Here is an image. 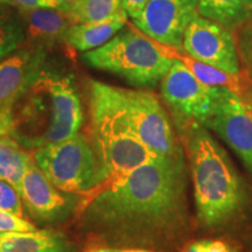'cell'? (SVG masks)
Segmentation results:
<instances>
[{"instance_id": "cell-29", "label": "cell", "mask_w": 252, "mask_h": 252, "mask_svg": "<svg viewBox=\"0 0 252 252\" xmlns=\"http://www.w3.org/2000/svg\"><path fill=\"white\" fill-rule=\"evenodd\" d=\"M99 252H154L152 250H146V249H123V248H99L97 249Z\"/></svg>"}, {"instance_id": "cell-31", "label": "cell", "mask_w": 252, "mask_h": 252, "mask_svg": "<svg viewBox=\"0 0 252 252\" xmlns=\"http://www.w3.org/2000/svg\"><path fill=\"white\" fill-rule=\"evenodd\" d=\"M88 252H99L98 250H90V251H88Z\"/></svg>"}, {"instance_id": "cell-26", "label": "cell", "mask_w": 252, "mask_h": 252, "mask_svg": "<svg viewBox=\"0 0 252 252\" xmlns=\"http://www.w3.org/2000/svg\"><path fill=\"white\" fill-rule=\"evenodd\" d=\"M0 2L15 6L19 9L58 8L60 6L56 0H0Z\"/></svg>"}, {"instance_id": "cell-5", "label": "cell", "mask_w": 252, "mask_h": 252, "mask_svg": "<svg viewBox=\"0 0 252 252\" xmlns=\"http://www.w3.org/2000/svg\"><path fill=\"white\" fill-rule=\"evenodd\" d=\"M83 59L90 67L117 75L137 88L156 87L174 61L158 41L131 26L105 45L87 52Z\"/></svg>"}, {"instance_id": "cell-20", "label": "cell", "mask_w": 252, "mask_h": 252, "mask_svg": "<svg viewBox=\"0 0 252 252\" xmlns=\"http://www.w3.org/2000/svg\"><path fill=\"white\" fill-rule=\"evenodd\" d=\"M72 25L97 23L115 17L122 11V0H77L60 5Z\"/></svg>"}, {"instance_id": "cell-13", "label": "cell", "mask_w": 252, "mask_h": 252, "mask_svg": "<svg viewBox=\"0 0 252 252\" xmlns=\"http://www.w3.org/2000/svg\"><path fill=\"white\" fill-rule=\"evenodd\" d=\"M45 56L41 48L23 49L0 61V112L11 113L14 103L43 69Z\"/></svg>"}, {"instance_id": "cell-6", "label": "cell", "mask_w": 252, "mask_h": 252, "mask_svg": "<svg viewBox=\"0 0 252 252\" xmlns=\"http://www.w3.org/2000/svg\"><path fill=\"white\" fill-rule=\"evenodd\" d=\"M34 161L56 188L87 195L105 181L96 150L80 133L35 150Z\"/></svg>"}, {"instance_id": "cell-9", "label": "cell", "mask_w": 252, "mask_h": 252, "mask_svg": "<svg viewBox=\"0 0 252 252\" xmlns=\"http://www.w3.org/2000/svg\"><path fill=\"white\" fill-rule=\"evenodd\" d=\"M220 90V87L198 81L179 60L173 61L161 80L162 98L178 117V124L190 121L203 124L215 108Z\"/></svg>"}, {"instance_id": "cell-11", "label": "cell", "mask_w": 252, "mask_h": 252, "mask_svg": "<svg viewBox=\"0 0 252 252\" xmlns=\"http://www.w3.org/2000/svg\"><path fill=\"white\" fill-rule=\"evenodd\" d=\"M198 0H150L133 24L145 35L181 50L186 28L197 12Z\"/></svg>"}, {"instance_id": "cell-24", "label": "cell", "mask_w": 252, "mask_h": 252, "mask_svg": "<svg viewBox=\"0 0 252 252\" xmlns=\"http://www.w3.org/2000/svg\"><path fill=\"white\" fill-rule=\"evenodd\" d=\"M181 252H236V249L222 239H196L186 244Z\"/></svg>"}, {"instance_id": "cell-17", "label": "cell", "mask_w": 252, "mask_h": 252, "mask_svg": "<svg viewBox=\"0 0 252 252\" xmlns=\"http://www.w3.org/2000/svg\"><path fill=\"white\" fill-rule=\"evenodd\" d=\"M20 15L31 39L42 43L64 40L68 30L72 26L68 15L60 8L20 9Z\"/></svg>"}, {"instance_id": "cell-15", "label": "cell", "mask_w": 252, "mask_h": 252, "mask_svg": "<svg viewBox=\"0 0 252 252\" xmlns=\"http://www.w3.org/2000/svg\"><path fill=\"white\" fill-rule=\"evenodd\" d=\"M127 24V14L122 9L115 17L97 23L72 25L64 40L72 48L80 52H89L105 45Z\"/></svg>"}, {"instance_id": "cell-18", "label": "cell", "mask_w": 252, "mask_h": 252, "mask_svg": "<svg viewBox=\"0 0 252 252\" xmlns=\"http://www.w3.org/2000/svg\"><path fill=\"white\" fill-rule=\"evenodd\" d=\"M197 12L234 31L251 17L252 0H198Z\"/></svg>"}, {"instance_id": "cell-1", "label": "cell", "mask_w": 252, "mask_h": 252, "mask_svg": "<svg viewBox=\"0 0 252 252\" xmlns=\"http://www.w3.org/2000/svg\"><path fill=\"white\" fill-rule=\"evenodd\" d=\"M187 158L182 146L84 195V223L109 238L178 243L190 230Z\"/></svg>"}, {"instance_id": "cell-22", "label": "cell", "mask_w": 252, "mask_h": 252, "mask_svg": "<svg viewBox=\"0 0 252 252\" xmlns=\"http://www.w3.org/2000/svg\"><path fill=\"white\" fill-rule=\"evenodd\" d=\"M239 60L245 65V71L252 80V14L245 23L234 30Z\"/></svg>"}, {"instance_id": "cell-21", "label": "cell", "mask_w": 252, "mask_h": 252, "mask_svg": "<svg viewBox=\"0 0 252 252\" xmlns=\"http://www.w3.org/2000/svg\"><path fill=\"white\" fill-rule=\"evenodd\" d=\"M23 25L13 13H0V60L13 53L24 42Z\"/></svg>"}, {"instance_id": "cell-14", "label": "cell", "mask_w": 252, "mask_h": 252, "mask_svg": "<svg viewBox=\"0 0 252 252\" xmlns=\"http://www.w3.org/2000/svg\"><path fill=\"white\" fill-rule=\"evenodd\" d=\"M160 46L167 56H169L171 59L179 60L184 63L186 68L198 81L207 84V86L224 87L226 89L234 91L235 94H241V96L252 94V80L245 70L244 72L241 71L239 74H230V72L220 70V69L213 67V65L197 61L191 56L184 54L181 50L173 48V47L162 45V43H160Z\"/></svg>"}, {"instance_id": "cell-10", "label": "cell", "mask_w": 252, "mask_h": 252, "mask_svg": "<svg viewBox=\"0 0 252 252\" xmlns=\"http://www.w3.org/2000/svg\"><path fill=\"white\" fill-rule=\"evenodd\" d=\"M182 49L186 54L230 74H239L241 60L231 30L196 14L186 28Z\"/></svg>"}, {"instance_id": "cell-2", "label": "cell", "mask_w": 252, "mask_h": 252, "mask_svg": "<svg viewBox=\"0 0 252 252\" xmlns=\"http://www.w3.org/2000/svg\"><path fill=\"white\" fill-rule=\"evenodd\" d=\"M179 128L193 182L198 223L215 230L243 220L252 208V191L229 154L201 123H181Z\"/></svg>"}, {"instance_id": "cell-19", "label": "cell", "mask_w": 252, "mask_h": 252, "mask_svg": "<svg viewBox=\"0 0 252 252\" xmlns=\"http://www.w3.org/2000/svg\"><path fill=\"white\" fill-rule=\"evenodd\" d=\"M33 159L12 135L0 138V180L11 184L18 191Z\"/></svg>"}, {"instance_id": "cell-4", "label": "cell", "mask_w": 252, "mask_h": 252, "mask_svg": "<svg viewBox=\"0 0 252 252\" xmlns=\"http://www.w3.org/2000/svg\"><path fill=\"white\" fill-rule=\"evenodd\" d=\"M89 109L94 150L105 176L104 184L118 180L160 157L134 134L110 96L108 84L89 82Z\"/></svg>"}, {"instance_id": "cell-12", "label": "cell", "mask_w": 252, "mask_h": 252, "mask_svg": "<svg viewBox=\"0 0 252 252\" xmlns=\"http://www.w3.org/2000/svg\"><path fill=\"white\" fill-rule=\"evenodd\" d=\"M19 194L30 215L43 222L61 219L70 208L67 193H63L48 180L34 159L27 167Z\"/></svg>"}, {"instance_id": "cell-30", "label": "cell", "mask_w": 252, "mask_h": 252, "mask_svg": "<svg viewBox=\"0 0 252 252\" xmlns=\"http://www.w3.org/2000/svg\"><path fill=\"white\" fill-rule=\"evenodd\" d=\"M56 1H58L60 5H63V4H70V2L77 1V0H56Z\"/></svg>"}, {"instance_id": "cell-16", "label": "cell", "mask_w": 252, "mask_h": 252, "mask_svg": "<svg viewBox=\"0 0 252 252\" xmlns=\"http://www.w3.org/2000/svg\"><path fill=\"white\" fill-rule=\"evenodd\" d=\"M0 252H71V245L52 230L0 232Z\"/></svg>"}, {"instance_id": "cell-7", "label": "cell", "mask_w": 252, "mask_h": 252, "mask_svg": "<svg viewBox=\"0 0 252 252\" xmlns=\"http://www.w3.org/2000/svg\"><path fill=\"white\" fill-rule=\"evenodd\" d=\"M108 91L132 131L149 149L166 156L181 146L165 108L153 93L109 86Z\"/></svg>"}, {"instance_id": "cell-23", "label": "cell", "mask_w": 252, "mask_h": 252, "mask_svg": "<svg viewBox=\"0 0 252 252\" xmlns=\"http://www.w3.org/2000/svg\"><path fill=\"white\" fill-rule=\"evenodd\" d=\"M0 210L24 217L23 201L19 191L13 186L0 180Z\"/></svg>"}, {"instance_id": "cell-28", "label": "cell", "mask_w": 252, "mask_h": 252, "mask_svg": "<svg viewBox=\"0 0 252 252\" xmlns=\"http://www.w3.org/2000/svg\"><path fill=\"white\" fill-rule=\"evenodd\" d=\"M12 134L11 115L0 112V138Z\"/></svg>"}, {"instance_id": "cell-27", "label": "cell", "mask_w": 252, "mask_h": 252, "mask_svg": "<svg viewBox=\"0 0 252 252\" xmlns=\"http://www.w3.org/2000/svg\"><path fill=\"white\" fill-rule=\"evenodd\" d=\"M150 0H122V8L132 20L140 15Z\"/></svg>"}, {"instance_id": "cell-8", "label": "cell", "mask_w": 252, "mask_h": 252, "mask_svg": "<svg viewBox=\"0 0 252 252\" xmlns=\"http://www.w3.org/2000/svg\"><path fill=\"white\" fill-rule=\"evenodd\" d=\"M236 153L252 176V94L220 87L215 108L203 123Z\"/></svg>"}, {"instance_id": "cell-3", "label": "cell", "mask_w": 252, "mask_h": 252, "mask_svg": "<svg viewBox=\"0 0 252 252\" xmlns=\"http://www.w3.org/2000/svg\"><path fill=\"white\" fill-rule=\"evenodd\" d=\"M12 137L26 150L74 137L83 111L74 78L43 67L11 110Z\"/></svg>"}, {"instance_id": "cell-25", "label": "cell", "mask_w": 252, "mask_h": 252, "mask_svg": "<svg viewBox=\"0 0 252 252\" xmlns=\"http://www.w3.org/2000/svg\"><path fill=\"white\" fill-rule=\"evenodd\" d=\"M36 230V226L24 217L0 210V232H25Z\"/></svg>"}]
</instances>
